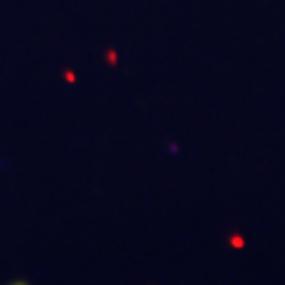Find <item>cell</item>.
<instances>
[{
  "instance_id": "obj_1",
  "label": "cell",
  "mask_w": 285,
  "mask_h": 285,
  "mask_svg": "<svg viewBox=\"0 0 285 285\" xmlns=\"http://www.w3.org/2000/svg\"><path fill=\"white\" fill-rule=\"evenodd\" d=\"M12 285H27V283H19V281H17V283H12Z\"/></svg>"
}]
</instances>
